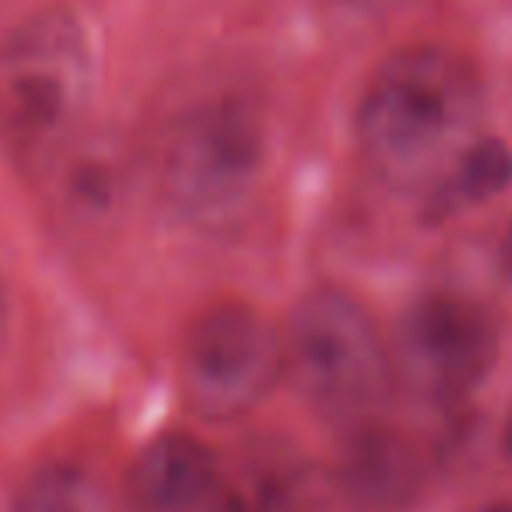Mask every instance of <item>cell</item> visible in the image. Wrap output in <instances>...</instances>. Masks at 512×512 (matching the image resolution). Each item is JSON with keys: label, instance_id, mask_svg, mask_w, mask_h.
I'll list each match as a JSON object with an SVG mask.
<instances>
[{"label": "cell", "instance_id": "obj_1", "mask_svg": "<svg viewBox=\"0 0 512 512\" xmlns=\"http://www.w3.org/2000/svg\"><path fill=\"white\" fill-rule=\"evenodd\" d=\"M484 81L449 46H404L379 64L358 102V148L397 190H439L481 141Z\"/></svg>", "mask_w": 512, "mask_h": 512}, {"label": "cell", "instance_id": "obj_2", "mask_svg": "<svg viewBox=\"0 0 512 512\" xmlns=\"http://www.w3.org/2000/svg\"><path fill=\"white\" fill-rule=\"evenodd\" d=\"M271 127L260 95L242 81H211L165 113L148 169L158 204L197 232L242 225L264 190Z\"/></svg>", "mask_w": 512, "mask_h": 512}, {"label": "cell", "instance_id": "obj_3", "mask_svg": "<svg viewBox=\"0 0 512 512\" xmlns=\"http://www.w3.org/2000/svg\"><path fill=\"white\" fill-rule=\"evenodd\" d=\"M99 88V46L67 4L32 11L0 43V137L43 172L85 134Z\"/></svg>", "mask_w": 512, "mask_h": 512}, {"label": "cell", "instance_id": "obj_4", "mask_svg": "<svg viewBox=\"0 0 512 512\" xmlns=\"http://www.w3.org/2000/svg\"><path fill=\"white\" fill-rule=\"evenodd\" d=\"M285 376L316 411L365 421L397 372L369 309L344 288L316 285L288 316Z\"/></svg>", "mask_w": 512, "mask_h": 512}, {"label": "cell", "instance_id": "obj_5", "mask_svg": "<svg viewBox=\"0 0 512 512\" xmlns=\"http://www.w3.org/2000/svg\"><path fill=\"white\" fill-rule=\"evenodd\" d=\"M285 379V330L260 309L221 302L186 327L179 383L186 404L211 421H232L260 407Z\"/></svg>", "mask_w": 512, "mask_h": 512}, {"label": "cell", "instance_id": "obj_6", "mask_svg": "<svg viewBox=\"0 0 512 512\" xmlns=\"http://www.w3.org/2000/svg\"><path fill=\"white\" fill-rule=\"evenodd\" d=\"M393 372L428 400H460L488 379L498 327L477 299L428 292L400 316L390 344Z\"/></svg>", "mask_w": 512, "mask_h": 512}, {"label": "cell", "instance_id": "obj_7", "mask_svg": "<svg viewBox=\"0 0 512 512\" xmlns=\"http://www.w3.org/2000/svg\"><path fill=\"white\" fill-rule=\"evenodd\" d=\"M225 470L207 442L190 432H162L137 453L127 477L134 512H211Z\"/></svg>", "mask_w": 512, "mask_h": 512}, {"label": "cell", "instance_id": "obj_8", "mask_svg": "<svg viewBox=\"0 0 512 512\" xmlns=\"http://www.w3.org/2000/svg\"><path fill=\"white\" fill-rule=\"evenodd\" d=\"M341 488L362 512H400L421 491L418 453L404 435L365 425L348 439L341 453Z\"/></svg>", "mask_w": 512, "mask_h": 512}, {"label": "cell", "instance_id": "obj_9", "mask_svg": "<svg viewBox=\"0 0 512 512\" xmlns=\"http://www.w3.org/2000/svg\"><path fill=\"white\" fill-rule=\"evenodd\" d=\"M43 172H53L60 186V204L71 218L99 221L120 207L123 197V165L116 151L102 141H88L81 134L71 148H64Z\"/></svg>", "mask_w": 512, "mask_h": 512}, {"label": "cell", "instance_id": "obj_10", "mask_svg": "<svg viewBox=\"0 0 512 512\" xmlns=\"http://www.w3.org/2000/svg\"><path fill=\"white\" fill-rule=\"evenodd\" d=\"M15 512H116V505L85 467L50 463L22 484Z\"/></svg>", "mask_w": 512, "mask_h": 512}, {"label": "cell", "instance_id": "obj_11", "mask_svg": "<svg viewBox=\"0 0 512 512\" xmlns=\"http://www.w3.org/2000/svg\"><path fill=\"white\" fill-rule=\"evenodd\" d=\"M512 176V158L509 151L502 148L498 141H481L460 158L449 179L439 186V193H449L453 200H477V197H491L498 193Z\"/></svg>", "mask_w": 512, "mask_h": 512}, {"label": "cell", "instance_id": "obj_12", "mask_svg": "<svg viewBox=\"0 0 512 512\" xmlns=\"http://www.w3.org/2000/svg\"><path fill=\"white\" fill-rule=\"evenodd\" d=\"M334 4H341L344 11H355V15H386L407 0H334Z\"/></svg>", "mask_w": 512, "mask_h": 512}, {"label": "cell", "instance_id": "obj_13", "mask_svg": "<svg viewBox=\"0 0 512 512\" xmlns=\"http://www.w3.org/2000/svg\"><path fill=\"white\" fill-rule=\"evenodd\" d=\"M4 341H8V285L0 271V355H4Z\"/></svg>", "mask_w": 512, "mask_h": 512}, {"label": "cell", "instance_id": "obj_14", "mask_svg": "<svg viewBox=\"0 0 512 512\" xmlns=\"http://www.w3.org/2000/svg\"><path fill=\"white\" fill-rule=\"evenodd\" d=\"M502 446H505V456L512 460V411L509 418H505V435H502Z\"/></svg>", "mask_w": 512, "mask_h": 512}, {"label": "cell", "instance_id": "obj_15", "mask_svg": "<svg viewBox=\"0 0 512 512\" xmlns=\"http://www.w3.org/2000/svg\"><path fill=\"white\" fill-rule=\"evenodd\" d=\"M505 267L512 271V228H509V235H505Z\"/></svg>", "mask_w": 512, "mask_h": 512}]
</instances>
